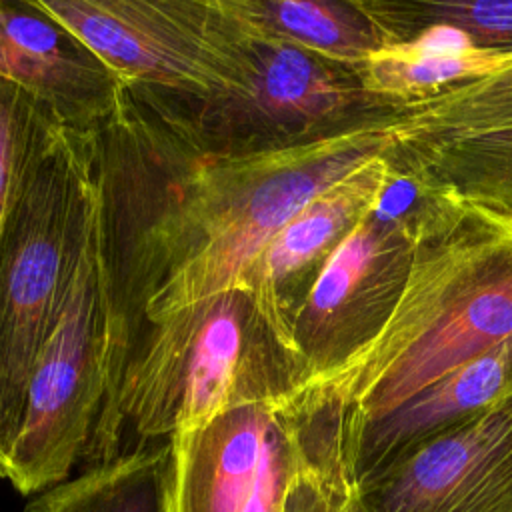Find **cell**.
<instances>
[{
  "label": "cell",
  "instance_id": "cell-1",
  "mask_svg": "<svg viewBox=\"0 0 512 512\" xmlns=\"http://www.w3.org/2000/svg\"><path fill=\"white\" fill-rule=\"evenodd\" d=\"M392 140L394 126H372L284 152L210 158L126 90L94 132L106 398L148 320L234 286L292 216Z\"/></svg>",
  "mask_w": 512,
  "mask_h": 512
},
{
  "label": "cell",
  "instance_id": "cell-2",
  "mask_svg": "<svg viewBox=\"0 0 512 512\" xmlns=\"http://www.w3.org/2000/svg\"><path fill=\"white\" fill-rule=\"evenodd\" d=\"M506 340L512 210L426 186L410 276L390 320L350 360L298 390L336 424L348 462L366 426Z\"/></svg>",
  "mask_w": 512,
  "mask_h": 512
},
{
  "label": "cell",
  "instance_id": "cell-3",
  "mask_svg": "<svg viewBox=\"0 0 512 512\" xmlns=\"http://www.w3.org/2000/svg\"><path fill=\"white\" fill-rule=\"evenodd\" d=\"M290 332L242 284L148 320L82 460L108 464L214 416L306 384Z\"/></svg>",
  "mask_w": 512,
  "mask_h": 512
},
{
  "label": "cell",
  "instance_id": "cell-4",
  "mask_svg": "<svg viewBox=\"0 0 512 512\" xmlns=\"http://www.w3.org/2000/svg\"><path fill=\"white\" fill-rule=\"evenodd\" d=\"M96 206L94 134L64 126L36 102L0 226V478Z\"/></svg>",
  "mask_w": 512,
  "mask_h": 512
},
{
  "label": "cell",
  "instance_id": "cell-5",
  "mask_svg": "<svg viewBox=\"0 0 512 512\" xmlns=\"http://www.w3.org/2000/svg\"><path fill=\"white\" fill-rule=\"evenodd\" d=\"M236 26L242 56L236 86L204 96L128 90L196 152L272 154L402 118L406 104L370 92L358 68Z\"/></svg>",
  "mask_w": 512,
  "mask_h": 512
},
{
  "label": "cell",
  "instance_id": "cell-6",
  "mask_svg": "<svg viewBox=\"0 0 512 512\" xmlns=\"http://www.w3.org/2000/svg\"><path fill=\"white\" fill-rule=\"evenodd\" d=\"M108 392V310L96 218L60 320L34 366L2 478L20 494L66 482Z\"/></svg>",
  "mask_w": 512,
  "mask_h": 512
},
{
  "label": "cell",
  "instance_id": "cell-7",
  "mask_svg": "<svg viewBox=\"0 0 512 512\" xmlns=\"http://www.w3.org/2000/svg\"><path fill=\"white\" fill-rule=\"evenodd\" d=\"M424 196L422 182L392 166L378 202L320 270L290 320L308 380L342 366L390 320L410 276Z\"/></svg>",
  "mask_w": 512,
  "mask_h": 512
},
{
  "label": "cell",
  "instance_id": "cell-8",
  "mask_svg": "<svg viewBox=\"0 0 512 512\" xmlns=\"http://www.w3.org/2000/svg\"><path fill=\"white\" fill-rule=\"evenodd\" d=\"M126 90L216 94L238 84V26L218 0H36Z\"/></svg>",
  "mask_w": 512,
  "mask_h": 512
},
{
  "label": "cell",
  "instance_id": "cell-9",
  "mask_svg": "<svg viewBox=\"0 0 512 512\" xmlns=\"http://www.w3.org/2000/svg\"><path fill=\"white\" fill-rule=\"evenodd\" d=\"M356 512H512V392L362 480Z\"/></svg>",
  "mask_w": 512,
  "mask_h": 512
},
{
  "label": "cell",
  "instance_id": "cell-10",
  "mask_svg": "<svg viewBox=\"0 0 512 512\" xmlns=\"http://www.w3.org/2000/svg\"><path fill=\"white\" fill-rule=\"evenodd\" d=\"M0 78L84 134L108 122L126 94L114 72L36 0H0Z\"/></svg>",
  "mask_w": 512,
  "mask_h": 512
},
{
  "label": "cell",
  "instance_id": "cell-11",
  "mask_svg": "<svg viewBox=\"0 0 512 512\" xmlns=\"http://www.w3.org/2000/svg\"><path fill=\"white\" fill-rule=\"evenodd\" d=\"M390 176L392 164L382 152L314 196L254 256L236 284L248 286L290 332V320L320 270L354 224L378 202Z\"/></svg>",
  "mask_w": 512,
  "mask_h": 512
},
{
  "label": "cell",
  "instance_id": "cell-12",
  "mask_svg": "<svg viewBox=\"0 0 512 512\" xmlns=\"http://www.w3.org/2000/svg\"><path fill=\"white\" fill-rule=\"evenodd\" d=\"M280 402L230 408L170 438L172 512H242Z\"/></svg>",
  "mask_w": 512,
  "mask_h": 512
},
{
  "label": "cell",
  "instance_id": "cell-13",
  "mask_svg": "<svg viewBox=\"0 0 512 512\" xmlns=\"http://www.w3.org/2000/svg\"><path fill=\"white\" fill-rule=\"evenodd\" d=\"M510 392L512 340H506L366 426L348 456L354 490L410 448L490 408Z\"/></svg>",
  "mask_w": 512,
  "mask_h": 512
},
{
  "label": "cell",
  "instance_id": "cell-14",
  "mask_svg": "<svg viewBox=\"0 0 512 512\" xmlns=\"http://www.w3.org/2000/svg\"><path fill=\"white\" fill-rule=\"evenodd\" d=\"M246 32L360 68L388 46L362 0H218Z\"/></svg>",
  "mask_w": 512,
  "mask_h": 512
},
{
  "label": "cell",
  "instance_id": "cell-15",
  "mask_svg": "<svg viewBox=\"0 0 512 512\" xmlns=\"http://www.w3.org/2000/svg\"><path fill=\"white\" fill-rule=\"evenodd\" d=\"M386 156L392 166L438 192L512 208V126L422 144L392 140Z\"/></svg>",
  "mask_w": 512,
  "mask_h": 512
},
{
  "label": "cell",
  "instance_id": "cell-16",
  "mask_svg": "<svg viewBox=\"0 0 512 512\" xmlns=\"http://www.w3.org/2000/svg\"><path fill=\"white\" fill-rule=\"evenodd\" d=\"M448 36L446 28H436L416 42L380 48L358 68L364 86L410 104L512 66V54L472 48L456 32Z\"/></svg>",
  "mask_w": 512,
  "mask_h": 512
},
{
  "label": "cell",
  "instance_id": "cell-17",
  "mask_svg": "<svg viewBox=\"0 0 512 512\" xmlns=\"http://www.w3.org/2000/svg\"><path fill=\"white\" fill-rule=\"evenodd\" d=\"M170 440L92 466L40 492L24 512H172Z\"/></svg>",
  "mask_w": 512,
  "mask_h": 512
},
{
  "label": "cell",
  "instance_id": "cell-18",
  "mask_svg": "<svg viewBox=\"0 0 512 512\" xmlns=\"http://www.w3.org/2000/svg\"><path fill=\"white\" fill-rule=\"evenodd\" d=\"M362 6L388 46L446 28L472 48L512 54V0H362Z\"/></svg>",
  "mask_w": 512,
  "mask_h": 512
},
{
  "label": "cell",
  "instance_id": "cell-19",
  "mask_svg": "<svg viewBox=\"0 0 512 512\" xmlns=\"http://www.w3.org/2000/svg\"><path fill=\"white\" fill-rule=\"evenodd\" d=\"M500 126H512V66L406 104L394 140L422 144Z\"/></svg>",
  "mask_w": 512,
  "mask_h": 512
},
{
  "label": "cell",
  "instance_id": "cell-20",
  "mask_svg": "<svg viewBox=\"0 0 512 512\" xmlns=\"http://www.w3.org/2000/svg\"><path fill=\"white\" fill-rule=\"evenodd\" d=\"M306 468L298 428L288 404L280 400L266 452L242 512H284L294 480Z\"/></svg>",
  "mask_w": 512,
  "mask_h": 512
},
{
  "label": "cell",
  "instance_id": "cell-21",
  "mask_svg": "<svg viewBox=\"0 0 512 512\" xmlns=\"http://www.w3.org/2000/svg\"><path fill=\"white\" fill-rule=\"evenodd\" d=\"M36 100L20 86L0 78V226L10 198L18 152Z\"/></svg>",
  "mask_w": 512,
  "mask_h": 512
},
{
  "label": "cell",
  "instance_id": "cell-22",
  "mask_svg": "<svg viewBox=\"0 0 512 512\" xmlns=\"http://www.w3.org/2000/svg\"><path fill=\"white\" fill-rule=\"evenodd\" d=\"M284 512H356L354 486L306 466L290 488Z\"/></svg>",
  "mask_w": 512,
  "mask_h": 512
},
{
  "label": "cell",
  "instance_id": "cell-23",
  "mask_svg": "<svg viewBox=\"0 0 512 512\" xmlns=\"http://www.w3.org/2000/svg\"><path fill=\"white\" fill-rule=\"evenodd\" d=\"M508 210H512V208H508Z\"/></svg>",
  "mask_w": 512,
  "mask_h": 512
}]
</instances>
